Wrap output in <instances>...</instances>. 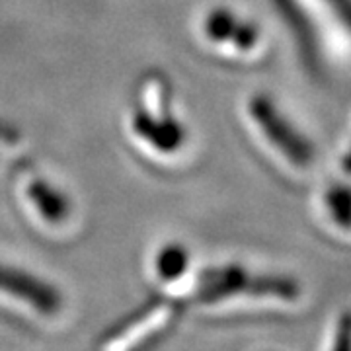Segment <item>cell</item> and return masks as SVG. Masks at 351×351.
<instances>
[{
  "mask_svg": "<svg viewBox=\"0 0 351 351\" xmlns=\"http://www.w3.org/2000/svg\"><path fill=\"white\" fill-rule=\"evenodd\" d=\"M252 117L260 123L265 137L276 143L277 149L293 162L306 164L313 158V145L299 135V131L277 112L276 106L263 96H256L250 104Z\"/></svg>",
  "mask_w": 351,
  "mask_h": 351,
  "instance_id": "obj_1",
  "label": "cell"
},
{
  "mask_svg": "<svg viewBox=\"0 0 351 351\" xmlns=\"http://www.w3.org/2000/svg\"><path fill=\"white\" fill-rule=\"evenodd\" d=\"M246 289H252L254 293H271V295H281V297H293L297 293V287L287 279H271V277L252 279L242 269L225 267L219 271H207L203 287H201V295L211 301V299H219V297L232 295L237 291H246Z\"/></svg>",
  "mask_w": 351,
  "mask_h": 351,
  "instance_id": "obj_2",
  "label": "cell"
},
{
  "mask_svg": "<svg viewBox=\"0 0 351 351\" xmlns=\"http://www.w3.org/2000/svg\"><path fill=\"white\" fill-rule=\"evenodd\" d=\"M0 291L29 302V306L43 314H55L61 308V295L57 289L12 265L0 263Z\"/></svg>",
  "mask_w": 351,
  "mask_h": 351,
  "instance_id": "obj_3",
  "label": "cell"
},
{
  "mask_svg": "<svg viewBox=\"0 0 351 351\" xmlns=\"http://www.w3.org/2000/svg\"><path fill=\"white\" fill-rule=\"evenodd\" d=\"M205 32L213 41H234L242 49H248L256 43L258 32L254 25L242 24L225 10H215L205 20Z\"/></svg>",
  "mask_w": 351,
  "mask_h": 351,
  "instance_id": "obj_4",
  "label": "cell"
},
{
  "mask_svg": "<svg viewBox=\"0 0 351 351\" xmlns=\"http://www.w3.org/2000/svg\"><path fill=\"white\" fill-rule=\"evenodd\" d=\"M29 197L36 201L39 211L45 215L49 221H61L66 215V201H64V197H61V193L47 188L41 182L34 184L29 188Z\"/></svg>",
  "mask_w": 351,
  "mask_h": 351,
  "instance_id": "obj_5",
  "label": "cell"
},
{
  "mask_svg": "<svg viewBox=\"0 0 351 351\" xmlns=\"http://www.w3.org/2000/svg\"><path fill=\"white\" fill-rule=\"evenodd\" d=\"M158 274L164 279H174V277L182 276L186 263H188V254L184 252V248L178 246H168L160 252L158 256Z\"/></svg>",
  "mask_w": 351,
  "mask_h": 351,
  "instance_id": "obj_6",
  "label": "cell"
},
{
  "mask_svg": "<svg viewBox=\"0 0 351 351\" xmlns=\"http://www.w3.org/2000/svg\"><path fill=\"white\" fill-rule=\"evenodd\" d=\"M346 168H348V170L351 172V152H350V156L346 158Z\"/></svg>",
  "mask_w": 351,
  "mask_h": 351,
  "instance_id": "obj_7",
  "label": "cell"
}]
</instances>
